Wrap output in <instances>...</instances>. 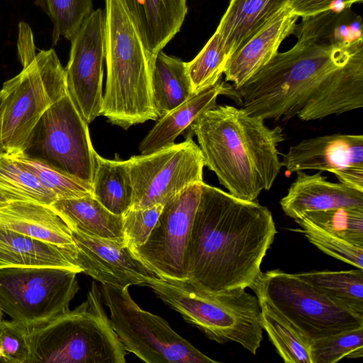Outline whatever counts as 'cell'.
Segmentation results:
<instances>
[{
	"label": "cell",
	"instance_id": "30",
	"mask_svg": "<svg viewBox=\"0 0 363 363\" xmlns=\"http://www.w3.org/2000/svg\"><path fill=\"white\" fill-rule=\"evenodd\" d=\"M0 192L13 201H27L51 206L57 200L37 177L14 157L0 155Z\"/></svg>",
	"mask_w": 363,
	"mask_h": 363
},
{
	"label": "cell",
	"instance_id": "10",
	"mask_svg": "<svg viewBox=\"0 0 363 363\" xmlns=\"http://www.w3.org/2000/svg\"><path fill=\"white\" fill-rule=\"evenodd\" d=\"M22 153L92 185L96 152L88 123L68 94L43 114Z\"/></svg>",
	"mask_w": 363,
	"mask_h": 363
},
{
	"label": "cell",
	"instance_id": "39",
	"mask_svg": "<svg viewBox=\"0 0 363 363\" xmlns=\"http://www.w3.org/2000/svg\"><path fill=\"white\" fill-rule=\"evenodd\" d=\"M362 0H289V6L298 17H308L326 11H342Z\"/></svg>",
	"mask_w": 363,
	"mask_h": 363
},
{
	"label": "cell",
	"instance_id": "2",
	"mask_svg": "<svg viewBox=\"0 0 363 363\" xmlns=\"http://www.w3.org/2000/svg\"><path fill=\"white\" fill-rule=\"evenodd\" d=\"M187 129L186 138H197L204 166L230 194L254 201L271 189L282 167L277 146L285 137L279 126L269 128L242 108L220 105Z\"/></svg>",
	"mask_w": 363,
	"mask_h": 363
},
{
	"label": "cell",
	"instance_id": "35",
	"mask_svg": "<svg viewBox=\"0 0 363 363\" xmlns=\"http://www.w3.org/2000/svg\"><path fill=\"white\" fill-rule=\"evenodd\" d=\"M312 363H335L363 357V326L311 342Z\"/></svg>",
	"mask_w": 363,
	"mask_h": 363
},
{
	"label": "cell",
	"instance_id": "41",
	"mask_svg": "<svg viewBox=\"0 0 363 363\" xmlns=\"http://www.w3.org/2000/svg\"><path fill=\"white\" fill-rule=\"evenodd\" d=\"M13 201L10 197L0 192V207L6 205L9 201Z\"/></svg>",
	"mask_w": 363,
	"mask_h": 363
},
{
	"label": "cell",
	"instance_id": "43",
	"mask_svg": "<svg viewBox=\"0 0 363 363\" xmlns=\"http://www.w3.org/2000/svg\"><path fill=\"white\" fill-rule=\"evenodd\" d=\"M2 313H3V312L0 309V320L2 319Z\"/></svg>",
	"mask_w": 363,
	"mask_h": 363
},
{
	"label": "cell",
	"instance_id": "8",
	"mask_svg": "<svg viewBox=\"0 0 363 363\" xmlns=\"http://www.w3.org/2000/svg\"><path fill=\"white\" fill-rule=\"evenodd\" d=\"M101 291L124 349L145 362H217L176 333L164 319L142 309L131 298L128 287L101 284Z\"/></svg>",
	"mask_w": 363,
	"mask_h": 363
},
{
	"label": "cell",
	"instance_id": "15",
	"mask_svg": "<svg viewBox=\"0 0 363 363\" xmlns=\"http://www.w3.org/2000/svg\"><path fill=\"white\" fill-rule=\"evenodd\" d=\"M281 164L291 173L329 172L340 182L363 191V135L335 133L304 139L289 147Z\"/></svg>",
	"mask_w": 363,
	"mask_h": 363
},
{
	"label": "cell",
	"instance_id": "26",
	"mask_svg": "<svg viewBox=\"0 0 363 363\" xmlns=\"http://www.w3.org/2000/svg\"><path fill=\"white\" fill-rule=\"evenodd\" d=\"M92 196L113 214L122 216L133 203L128 160H108L95 154Z\"/></svg>",
	"mask_w": 363,
	"mask_h": 363
},
{
	"label": "cell",
	"instance_id": "4",
	"mask_svg": "<svg viewBox=\"0 0 363 363\" xmlns=\"http://www.w3.org/2000/svg\"><path fill=\"white\" fill-rule=\"evenodd\" d=\"M106 3L107 78L101 115L124 129L159 118L152 92V61L120 0Z\"/></svg>",
	"mask_w": 363,
	"mask_h": 363
},
{
	"label": "cell",
	"instance_id": "40",
	"mask_svg": "<svg viewBox=\"0 0 363 363\" xmlns=\"http://www.w3.org/2000/svg\"><path fill=\"white\" fill-rule=\"evenodd\" d=\"M4 94L0 91V155L6 153V149L2 139V115L4 111Z\"/></svg>",
	"mask_w": 363,
	"mask_h": 363
},
{
	"label": "cell",
	"instance_id": "19",
	"mask_svg": "<svg viewBox=\"0 0 363 363\" xmlns=\"http://www.w3.org/2000/svg\"><path fill=\"white\" fill-rule=\"evenodd\" d=\"M363 107V49L337 71L297 116L303 121L322 119Z\"/></svg>",
	"mask_w": 363,
	"mask_h": 363
},
{
	"label": "cell",
	"instance_id": "1",
	"mask_svg": "<svg viewBox=\"0 0 363 363\" xmlns=\"http://www.w3.org/2000/svg\"><path fill=\"white\" fill-rule=\"evenodd\" d=\"M277 233L267 206L203 182L185 255L186 279L211 294L251 288Z\"/></svg>",
	"mask_w": 363,
	"mask_h": 363
},
{
	"label": "cell",
	"instance_id": "9",
	"mask_svg": "<svg viewBox=\"0 0 363 363\" xmlns=\"http://www.w3.org/2000/svg\"><path fill=\"white\" fill-rule=\"evenodd\" d=\"M310 341L363 326V317L334 303L295 274L262 272L251 288Z\"/></svg>",
	"mask_w": 363,
	"mask_h": 363
},
{
	"label": "cell",
	"instance_id": "42",
	"mask_svg": "<svg viewBox=\"0 0 363 363\" xmlns=\"http://www.w3.org/2000/svg\"><path fill=\"white\" fill-rule=\"evenodd\" d=\"M1 357H2V350H1V347L0 346V359H1Z\"/></svg>",
	"mask_w": 363,
	"mask_h": 363
},
{
	"label": "cell",
	"instance_id": "29",
	"mask_svg": "<svg viewBox=\"0 0 363 363\" xmlns=\"http://www.w3.org/2000/svg\"><path fill=\"white\" fill-rule=\"evenodd\" d=\"M257 298L261 307L262 328L283 361L285 363H312L311 342L268 301Z\"/></svg>",
	"mask_w": 363,
	"mask_h": 363
},
{
	"label": "cell",
	"instance_id": "13",
	"mask_svg": "<svg viewBox=\"0 0 363 363\" xmlns=\"http://www.w3.org/2000/svg\"><path fill=\"white\" fill-rule=\"evenodd\" d=\"M202 183L187 186L166 203L146 242L132 250L161 278L186 279L185 255Z\"/></svg>",
	"mask_w": 363,
	"mask_h": 363
},
{
	"label": "cell",
	"instance_id": "16",
	"mask_svg": "<svg viewBox=\"0 0 363 363\" xmlns=\"http://www.w3.org/2000/svg\"><path fill=\"white\" fill-rule=\"evenodd\" d=\"M74 260L82 273L101 284L120 288L145 286L148 280L161 278L139 259L124 242L72 230Z\"/></svg>",
	"mask_w": 363,
	"mask_h": 363
},
{
	"label": "cell",
	"instance_id": "20",
	"mask_svg": "<svg viewBox=\"0 0 363 363\" xmlns=\"http://www.w3.org/2000/svg\"><path fill=\"white\" fill-rule=\"evenodd\" d=\"M155 61L180 30L187 13L186 0H120Z\"/></svg>",
	"mask_w": 363,
	"mask_h": 363
},
{
	"label": "cell",
	"instance_id": "17",
	"mask_svg": "<svg viewBox=\"0 0 363 363\" xmlns=\"http://www.w3.org/2000/svg\"><path fill=\"white\" fill-rule=\"evenodd\" d=\"M298 18L289 6L282 9L230 57L223 73L225 82L237 89L267 64L282 41L294 33Z\"/></svg>",
	"mask_w": 363,
	"mask_h": 363
},
{
	"label": "cell",
	"instance_id": "18",
	"mask_svg": "<svg viewBox=\"0 0 363 363\" xmlns=\"http://www.w3.org/2000/svg\"><path fill=\"white\" fill-rule=\"evenodd\" d=\"M321 173V171L313 174L303 171L296 172V180L280 201L286 215L295 219L308 211L363 208V191L340 182H328Z\"/></svg>",
	"mask_w": 363,
	"mask_h": 363
},
{
	"label": "cell",
	"instance_id": "22",
	"mask_svg": "<svg viewBox=\"0 0 363 363\" xmlns=\"http://www.w3.org/2000/svg\"><path fill=\"white\" fill-rule=\"evenodd\" d=\"M220 95L239 99L234 87L225 82L219 81L212 87L191 98L161 118L139 145L142 154H148L170 146L176 138L203 112L217 106Z\"/></svg>",
	"mask_w": 363,
	"mask_h": 363
},
{
	"label": "cell",
	"instance_id": "34",
	"mask_svg": "<svg viewBox=\"0 0 363 363\" xmlns=\"http://www.w3.org/2000/svg\"><path fill=\"white\" fill-rule=\"evenodd\" d=\"M11 155L33 173L41 184L56 196L57 200L92 196V186L89 184L69 177L23 153Z\"/></svg>",
	"mask_w": 363,
	"mask_h": 363
},
{
	"label": "cell",
	"instance_id": "5",
	"mask_svg": "<svg viewBox=\"0 0 363 363\" xmlns=\"http://www.w3.org/2000/svg\"><path fill=\"white\" fill-rule=\"evenodd\" d=\"M91 284L79 306L26 327L28 363H124L126 350Z\"/></svg>",
	"mask_w": 363,
	"mask_h": 363
},
{
	"label": "cell",
	"instance_id": "36",
	"mask_svg": "<svg viewBox=\"0 0 363 363\" xmlns=\"http://www.w3.org/2000/svg\"><path fill=\"white\" fill-rule=\"evenodd\" d=\"M308 240L324 253L363 269V247L308 225H300Z\"/></svg>",
	"mask_w": 363,
	"mask_h": 363
},
{
	"label": "cell",
	"instance_id": "25",
	"mask_svg": "<svg viewBox=\"0 0 363 363\" xmlns=\"http://www.w3.org/2000/svg\"><path fill=\"white\" fill-rule=\"evenodd\" d=\"M50 206L71 230L124 242L123 216L108 211L93 196L58 199Z\"/></svg>",
	"mask_w": 363,
	"mask_h": 363
},
{
	"label": "cell",
	"instance_id": "37",
	"mask_svg": "<svg viewBox=\"0 0 363 363\" xmlns=\"http://www.w3.org/2000/svg\"><path fill=\"white\" fill-rule=\"evenodd\" d=\"M163 205L134 209L129 208L123 216L124 243L131 250L143 245L154 228Z\"/></svg>",
	"mask_w": 363,
	"mask_h": 363
},
{
	"label": "cell",
	"instance_id": "23",
	"mask_svg": "<svg viewBox=\"0 0 363 363\" xmlns=\"http://www.w3.org/2000/svg\"><path fill=\"white\" fill-rule=\"evenodd\" d=\"M289 3V0H230L216 30L230 58Z\"/></svg>",
	"mask_w": 363,
	"mask_h": 363
},
{
	"label": "cell",
	"instance_id": "21",
	"mask_svg": "<svg viewBox=\"0 0 363 363\" xmlns=\"http://www.w3.org/2000/svg\"><path fill=\"white\" fill-rule=\"evenodd\" d=\"M0 225L33 239L75 250L71 229L50 206L9 201L0 207Z\"/></svg>",
	"mask_w": 363,
	"mask_h": 363
},
{
	"label": "cell",
	"instance_id": "24",
	"mask_svg": "<svg viewBox=\"0 0 363 363\" xmlns=\"http://www.w3.org/2000/svg\"><path fill=\"white\" fill-rule=\"evenodd\" d=\"M75 250L43 242L0 225V269L13 267H64L82 273Z\"/></svg>",
	"mask_w": 363,
	"mask_h": 363
},
{
	"label": "cell",
	"instance_id": "31",
	"mask_svg": "<svg viewBox=\"0 0 363 363\" xmlns=\"http://www.w3.org/2000/svg\"><path fill=\"white\" fill-rule=\"evenodd\" d=\"M363 247V208H335L305 212L294 219Z\"/></svg>",
	"mask_w": 363,
	"mask_h": 363
},
{
	"label": "cell",
	"instance_id": "32",
	"mask_svg": "<svg viewBox=\"0 0 363 363\" xmlns=\"http://www.w3.org/2000/svg\"><path fill=\"white\" fill-rule=\"evenodd\" d=\"M229 59L223 40L216 31L199 53L191 61L186 62L193 94H199L217 84Z\"/></svg>",
	"mask_w": 363,
	"mask_h": 363
},
{
	"label": "cell",
	"instance_id": "14",
	"mask_svg": "<svg viewBox=\"0 0 363 363\" xmlns=\"http://www.w3.org/2000/svg\"><path fill=\"white\" fill-rule=\"evenodd\" d=\"M65 78L67 94L89 124L102 110V81L106 60V16L93 11L72 39Z\"/></svg>",
	"mask_w": 363,
	"mask_h": 363
},
{
	"label": "cell",
	"instance_id": "12",
	"mask_svg": "<svg viewBox=\"0 0 363 363\" xmlns=\"http://www.w3.org/2000/svg\"><path fill=\"white\" fill-rule=\"evenodd\" d=\"M128 160L133 189L131 208L164 206L187 186L203 182V155L190 137Z\"/></svg>",
	"mask_w": 363,
	"mask_h": 363
},
{
	"label": "cell",
	"instance_id": "6",
	"mask_svg": "<svg viewBox=\"0 0 363 363\" xmlns=\"http://www.w3.org/2000/svg\"><path fill=\"white\" fill-rule=\"evenodd\" d=\"M146 286L210 340L220 344L236 342L257 354L263 340V328L256 295L245 289L207 294L186 279H152Z\"/></svg>",
	"mask_w": 363,
	"mask_h": 363
},
{
	"label": "cell",
	"instance_id": "11",
	"mask_svg": "<svg viewBox=\"0 0 363 363\" xmlns=\"http://www.w3.org/2000/svg\"><path fill=\"white\" fill-rule=\"evenodd\" d=\"M77 274L48 266L0 269V309L26 327L65 313L79 290Z\"/></svg>",
	"mask_w": 363,
	"mask_h": 363
},
{
	"label": "cell",
	"instance_id": "28",
	"mask_svg": "<svg viewBox=\"0 0 363 363\" xmlns=\"http://www.w3.org/2000/svg\"><path fill=\"white\" fill-rule=\"evenodd\" d=\"M334 303L363 317V269L295 274Z\"/></svg>",
	"mask_w": 363,
	"mask_h": 363
},
{
	"label": "cell",
	"instance_id": "7",
	"mask_svg": "<svg viewBox=\"0 0 363 363\" xmlns=\"http://www.w3.org/2000/svg\"><path fill=\"white\" fill-rule=\"evenodd\" d=\"M1 91L6 153H22L43 114L67 94L65 68L52 48L40 50L18 74L4 83Z\"/></svg>",
	"mask_w": 363,
	"mask_h": 363
},
{
	"label": "cell",
	"instance_id": "27",
	"mask_svg": "<svg viewBox=\"0 0 363 363\" xmlns=\"http://www.w3.org/2000/svg\"><path fill=\"white\" fill-rule=\"evenodd\" d=\"M152 92L159 118L194 95L186 62L159 52L152 68Z\"/></svg>",
	"mask_w": 363,
	"mask_h": 363
},
{
	"label": "cell",
	"instance_id": "3",
	"mask_svg": "<svg viewBox=\"0 0 363 363\" xmlns=\"http://www.w3.org/2000/svg\"><path fill=\"white\" fill-rule=\"evenodd\" d=\"M290 50L277 52L241 86L235 89L242 108L264 121H286L359 50L363 39L350 44H330L296 34Z\"/></svg>",
	"mask_w": 363,
	"mask_h": 363
},
{
	"label": "cell",
	"instance_id": "38",
	"mask_svg": "<svg viewBox=\"0 0 363 363\" xmlns=\"http://www.w3.org/2000/svg\"><path fill=\"white\" fill-rule=\"evenodd\" d=\"M1 361L9 363H28L29 347L26 327L13 320H0Z\"/></svg>",
	"mask_w": 363,
	"mask_h": 363
},
{
	"label": "cell",
	"instance_id": "33",
	"mask_svg": "<svg viewBox=\"0 0 363 363\" xmlns=\"http://www.w3.org/2000/svg\"><path fill=\"white\" fill-rule=\"evenodd\" d=\"M52 23V45L62 37L69 41L93 11V0H34Z\"/></svg>",
	"mask_w": 363,
	"mask_h": 363
}]
</instances>
